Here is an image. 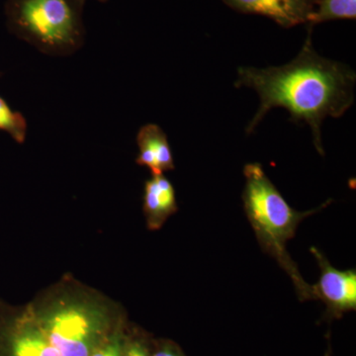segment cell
Here are the masks:
<instances>
[{
	"instance_id": "cell-1",
	"label": "cell",
	"mask_w": 356,
	"mask_h": 356,
	"mask_svg": "<svg viewBox=\"0 0 356 356\" xmlns=\"http://www.w3.org/2000/svg\"><path fill=\"white\" fill-rule=\"evenodd\" d=\"M312 28L296 58L281 67H238L236 88L254 89L261 100L245 133L254 132L276 107L286 109L295 122L310 126L314 145L324 156L322 124L327 117L339 118L355 102L356 74L348 65L318 55L311 38Z\"/></svg>"
},
{
	"instance_id": "cell-2",
	"label": "cell",
	"mask_w": 356,
	"mask_h": 356,
	"mask_svg": "<svg viewBox=\"0 0 356 356\" xmlns=\"http://www.w3.org/2000/svg\"><path fill=\"white\" fill-rule=\"evenodd\" d=\"M243 208L259 245L286 271L296 288L300 301L314 300L312 285L302 277L298 266L288 254L286 245L288 241L294 238L300 222L329 206L332 199L316 209L299 212L283 198L261 165L248 163L243 168Z\"/></svg>"
},
{
	"instance_id": "cell-3",
	"label": "cell",
	"mask_w": 356,
	"mask_h": 356,
	"mask_svg": "<svg viewBox=\"0 0 356 356\" xmlns=\"http://www.w3.org/2000/svg\"><path fill=\"white\" fill-rule=\"evenodd\" d=\"M84 0H7L10 29L42 53L69 56L83 47Z\"/></svg>"
},
{
	"instance_id": "cell-4",
	"label": "cell",
	"mask_w": 356,
	"mask_h": 356,
	"mask_svg": "<svg viewBox=\"0 0 356 356\" xmlns=\"http://www.w3.org/2000/svg\"><path fill=\"white\" fill-rule=\"evenodd\" d=\"M33 314L60 356H91L108 337L107 309L88 297L65 295Z\"/></svg>"
},
{
	"instance_id": "cell-5",
	"label": "cell",
	"mask_w": 356,
	"mask_h": 356,
	"mask_svg": "<svg viewBox=\"0 0 356 356\" xmlns=\"http://www.w3.org/2000/svg\"><path fill=\"white\" fill-rule=\"evenodd\" d=\"M311 254L321 269L320 280L312 286L314 300H321L327 306L325 317L341 318L348 312L356 310V270H339L317 248Z\"/></svg>"
},
{
	"instance_id": "cell-6",
	"label": "cell",
	"mask_w": 356,
	"mask_h": 356,
	"mask_svg": "<svg viewBox=\"0 0 356 356\" xmlns=\"http://www.w3.org/2000/svg\"><path fill=\"white\" fill-rule=\"evenodd\" d=\"M0 356H60L31 310L0 323Z\"/></svg>"
},
{
	"instance_id": "cell-7",
	"label": "cell",
	"mask_w": 356,
	"mask_h": 356,
	"mask_svg": "<svg viewBox=\"0 0 356 356\" xmlns=\"http://www.w3.org/2000/svg\"><path fill=\"white\" fill-rule=\"evenodd\" d=\"M238 13L270 18L283 28L309 22L314 10L313 0H222Z\"/></svg>"
},
{
	"instance_id": "cell-8",
	"label": "cell",
	"mask_w": 356,
	"mask_h": 356,
	"mask_svg": "<svg viewBox=\"0 0 356 356\" xmlns=\"http://www.w3.org/2000/svg\"><path fill=\"white\" fill-rule=\"evenodd\" d=\"M140 154L137 158L139 165L147 166L153 175L175 170L172 149L168 136L156 124H147L140 129L137 135Z\"/></svg>"
},
{
	"instance_id": "cell-9",
	"label": "cell",
	"mask_w": 356,
	"mask_h": 356,
	"mask_svg": "<svg viewBox=\"0 0 356 356\" xmlns=\"http://www.w3.org/2000/svg\"><path fill=\"white\" fill-rule=\"evenodd\" d=\"M178 210L172 182L163 175H153L145 185L144 212L149 229H159Z\"/></svg>"
},
{
	"instance_id": "cell-10",
	"label": "cell",
	"mask_w": 356,
	"mask_h": 356,
	"mask_svg": "<svg viewBox=\"0 0 356 356\" xmlns=\"http://www.w3.org/2000/svg\"><path fill=\"white\" fill-rule=\"evenodd\" d=\"M309 27L327 21L356 18V0H313Z\"/></svg>"
},
{
	"instance_id": "cell-11",
	"label": "cell",
	"mask_w": 356,
	"mask_h": 356,
	"mask_svg": "<svg viewBox=\"0 0 356 356\" xmlns=\"http://www.w3.org/2000/svg\"><path fill=\"white\" fill-rule=\"evenodd\" d=\"M0 130L6 131L17 143H24L27 136V121L19 112H14L0 97Z\"/></svg>"
},
{
	"instance_id": "cell-12",
	"label": "cell",
	"mask_w": 356,
	"mask_h": 356,
	"mask_svg": "<svg viewBox=\"0 0 356 356\" xmlns=\"http://www.w3.org/2000/svg\"><path fill=\"white\" fill-rule=\"evenodd\" d=\"M125 341L120 332L107 337L106 341L93 351L91 356H121Z\"/></svg>"
},
{
	"instance_id": "cell-13",
	"label": "cell",
	"mask_w": 356,
	"mask_h": 356,
	"mask_svg": "<svg viewBox=\"0 0 356 356\" xmlns=\"http://www.w3.org/2000/svg\"><path fill=\"white\" fill-rule=\"evenodd\" d=\"M121 356H151L146 343L140 339L125 341Z\"/></svg>"
},
{
	"instance_id": "cell-14",
	"label": "cell",
	"mask_w": 356,
	"mask_h": 356,
	"mask_svg": "<svg viewBox=\"0 0 356 356\" xmlns=\"http://www.w3.org/2000/svg\"><path fill=\"white\" fill-rule=\"evenodd\" d=\"M152 356H184L180 353L177 346L170 343H165L161 346Z\"/></svg>"
},
{
	"instance_id": "cell-15",
	"label": "cell",
	"mask_w": 356,
	"mask_h": 356,
	"mask_svg": "<svg viewBox=\"0 0 356 356\" xmlns=\"http://www.w3.org/2000/svg\"><path fill=\"white\" fill-rule=\"evenodd\" d=\"M325 356H332L331 355V348H330V346H329V350H327V353H325Z\"/></svg>"
},
{
	"instance_id": "cell-16",
	"label": "cell",
	"mask_w": 356,
	"mask_h": 356,
	"mask_svg": "<svg viewBox=\"0 0 356 356\" xmlns=\"http://www.w3.org/2000/svg\"><path fill=\"white\" fill-rule=\"evenodd\" d=\"M84 1H86V0H84ZM99 1L105 2L107 1V0H99Z\"/></svg>"
}]
</instances>
